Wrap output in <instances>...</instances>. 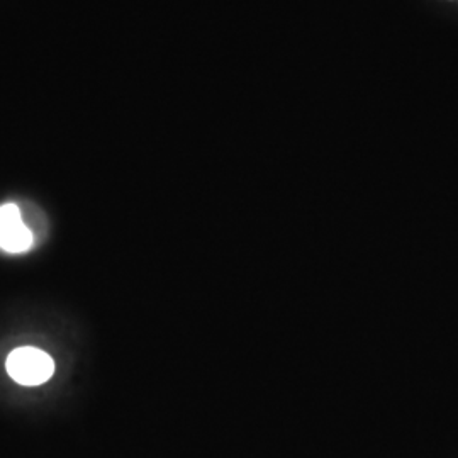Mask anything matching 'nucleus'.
I'll list each match as a JSON object with an SVG mask.
<instances>
[{
    "label": "nucleus",
    "instance_id": "f257e3e1",
    "mask_svg": "<svg viewBox=\"0 0 458 458\" xmlns=\"http://www.w3.org/2000/svg\"><path fill=\"white\" fill-rule=\"evenodd\" d=\"M7 374L20 386H41L55 374V362L46 352L32 346L14 350L6 362Z\"/></svg>",
    "mask_w": 458,
    "mask_h": 458
},
{
    "label": "nucleus",
    "instance_id": "f03ea898",
    "mask_svg": "<svg viewBox=\"0 0 458 458\" xmlns=\"http://www.w3.org/2000/svg\"><path fill=\"white\" fill-rule=\"evenodd\" d=\"M32 233L15 204L0 205V248L7 253H24L31 248Z\"/></svg>",
    "mask_w": 458,
    "mask_h": 458
}]
</instances>
